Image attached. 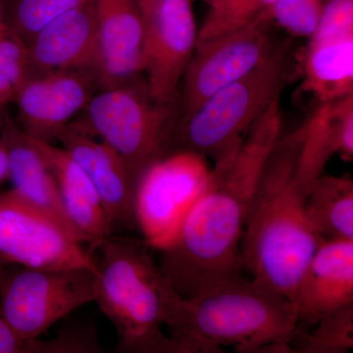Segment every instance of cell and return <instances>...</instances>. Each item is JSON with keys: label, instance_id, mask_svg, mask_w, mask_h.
<instances>
[{"label": "cell", "instance_id": "obj_1", "mask_svg": "<svg viewBox=\"0 0 353 353\" xmlns=\"http://www.w3.org/2000/svg\"><path fill=\"white\" fill-rule=\"evenodd\" d=\"M280 99L275 97L236 145L216 160L173 240L160 250L158 264L179 296H199L241 277V243L253 192L281 136Z\"/></svg>", "mask_w": 353, "mask_h": 353}, {"label": "cell", "instance_id": "obj_2", "mask_svg": "<svg viewBox=\"0 0 353 353\" xmlns=\"http://www.w3.org/2000/svg\"><path fill=\"white\" fill-rule=\"evenodd\" d=\"M294 303L259 279L236 280L185 299L174 292L165 329L178 353L292 352Z\"/></svg>", "mask_w": 353, "mask_h": 353}, {"label": "cell", "instance_id": "obj_3", "mask_svg": "<svg viewBox=\"0 0 353 353\" xmlns=\"http://www.w3.org/2000/svg\"><path fill=\"white\" fill-rule=\"evenodd\" d=\"M303 125L280 136L266 158L241 243L243 271L294 303L301 274L322 243L308 226L306 194L299 182Z\"/></svg>", "mask_w": 353, "mask_h": 353}, {"label": "cell", "instance_id": "obj_4", "mask_svg": "<svg viewBox=\"0 0 353 353\" xmlns=\"http://www.w3.org/2000/svg\"><path fill=\"white\" fill-rule=\"evenodd\" d=\"M92 250L94 301L117 332L118 352L178 353L165 330L175 292L143 239L110 234ZM95 254V253H94Z\"/></svg>", "mask_w": 353, "mask_h": 353}, {"label": "cell", "instance_id": "obj_5", "mask_svg": "<svg viewBox=\"0 0 353 353\" xmlns=\"http://www.w3.org/2000/svg\"><path fill=\"white\" fill-rule=\"evenodd\" d=\"M294 46L285 39L276 50L243 78L211 95L181 118L169 153L188 150L219 159L240 141L287 83Z\"/></svg>", "mask_w": 353, "mask_h": 353}, {"label": "cell", "instance_id": "obj_6", "mask_svg": "<svg viewBox=\"0 0 353 353\" xmlns=\"http://www.w3.org/2000/svg\"><path fill=\"white\" fill-rule=\"evenodd\" d=\"M83 112L88 128L122 158L134 190L141 174L168 154L182 115L180 99L159 103L141 76L99 88Z\"/></svg>", "mask_w": 353, "mask_h": 353}, {"label": "cell", "instance_id": "obj_7", "mask_svg": "<svg viewBox=\"0 0 353 353\" xmlns=\"http://www.w3.org/2000/svg\"><path fill=\"white\" fill-rule=\"evenodd\" d=\"M88 268H30L8 264L0 274V315L22 340L39 339L76 309L94 301Z\"/></svg>", "mask_w": 353, "mask_h": 353}, {"label": "cell", "instance_id": "obj_8", "mask_svg": "<svg viewBox=\"0 0 353 353\" xmlns=\"http://www.w3.org/2000/svg\"><path fill=\"white\" fill-rule=\"evenodd\" d=\"M205 157L179 150L150 165L136 183L137 229L153 250L166 248L208 183L211 168Z\"/></svg>", "mask_w": 353, "mask_h": 353}, {"label": "cell", "instance_id": "obj_9", "mask_svg": "<svg viewBox=\"0 0 353 353\" xmlns=\"http://www.w3.org/2000/svg\"><path fill=\"white\" fill-rule=\"evenodd\" d=\"M0 256L30 268H88L97 272L92 248H85L57 220L12 189L0 192Z\"/></svg>", "mask_w": 353, "mask_h": 353}, {"label": "cell", "instance_id": "obj_10", "mask_svg": "<svg viewBox=\"0 0 353 353\" xmlns=\"http://www.w3.org/2000/svg\"><path fill=\"white\" fill-rule=\"evenodd\" d=\"M271 24V21L261 19L238 31L196 41L182 79L181 118L270 57L285 39L276 36Z\"/></svg>", "mask_w": 353, "mask_h": 353}, {"label": "cell", "instance_id": "obj_11", "mask_svg": "<svg viewBox=\"0 0 353 353\" xmlns=\"http://www.w3.org/2000/svg\"><path fill=\"white\" fill-rule=\"evenodd\" d=\"M143 74L159 103L180 99L179 83L196 48L197 32L192 0H164L145 19Z\"/></svg>", "mask_w": 353, "mask_h": 353}, {"label": "cell", "instance_id": "obj_12", "mask_svg": "<svg viewBox=\"0 0 353 353\" xmlns=\"http://www.w3.org/2000/svg\"><path fill=\"white\" fill-rule=\"evenodd\" d=\"M97 90V79L90 71L32 74L14 99L18 126L31 138L52 143L64 127L85 110Z\"/></svg>", "mask_w": 353, "mask_h": 353}, {"label": "cell", "instance_id": "obj_13", "mask_svg": "<svg viewBox=\"0 0 353 353\" xmlns=\"http://www.w3.org/2000/svg\"><path fill=\"white\" fill-rule=\"evenodd\" d=\"M57 141L90 179L113 231L120 228L136 229L134 185L119 154L83 120L70 122L58 134Z\"/></svg>", "mask_w": 353, "mask_h": 353}, {"label": "cell", "instance_id": "obj_14", "mask_svg": "<svg viewBox=\"0 0 353 353\" xmlns=\"http://www.w3.org/2000/svg\"><path fill=\"white\" fill-rule=\"evenodd\" d=\"M99 88L143 75L145 18L138 0H94Z\"/></svg>", "mask_w": 353, "mask_h": 353}, {"label": "cell", "instance_id": "obj_15", "mask_svg": "<svg viewBox=\"0 0 353 353\" xmlns=\"http://www.w3.org/2000/svg\"><path fill=\"white\" fill-rule=\"evenodd\" d=\"M28 50L32 74L69 70L94 74L97 59L94 0H83L44 26L28 43Z\"/></svg>", "mask_w": 353, "mask_h": 353}, {"label": "cell", "instance_id": "obj_16", "mask_svg": "<svg viewBox=\"0 0 353 353\" xmlns=\"http://www.w3.org/2000/svg\"><path fill=\"white\" fill-rule=\"evenodd\" d=\"M353 303V240L323 241L301 274L294 296L297 325Z\"/></svg>", "mask_w": 353, "mask_h": 353}, {"label": "cell", "instance_id": "obj_17", "mask_svg": "<svg viewBox=\"0 0 353 353\" xmlns=\"http://www.w3.org/2000/svg\"><path fill=\"white\" fill-rule=\"evenodd\" d=\"M0 141L8 157L9 179L12 181L14 192L57 220L77 241L88 243L65 212L57 181L50 167L31 138L8 115L0 131Z\"/></svg>", "mask_w": 353, "mask_h": 353}, {"label": "cell", "instance_id": "obj_18", "mask_svg": "<svg viewBox=\"0 0 353 353\" xmlns=\"http://www.w3.org/2000/svg\"><path fill=\"white\" fill-rule=\"evenodd\" d=\"M334 154L345 161L353 157V94L318 104L303 124L297 178L307 194L309 187L323 175Z\"/></svg>", "mask_w": 353, "mask_h": 353}, {"label": "cell", "instance_id": "obj_19", "mask_svg": "<svg viewBox=\"0 0 353 353\" xmlns=\"http://www.w3.org/2000/svg\"><path fill=\"white\" fill-rule=\"evenodd\" d=\"M31 139L54 176L70 222L94 248L99 241L113 234L94 185L62 146Z\"/></svg>", "mask_w": 353, "mask_h": 353}, {"label": "cell", "instance_id": "obj_20", "mask_svg": "<svg viewBox=\"0 0 353 353\" xmlns=\"http://www.w3.org/2000/svg\"><path fill=\"white\" fill-rule=\"evenodd\" d=\"M301 90L318 104L353 94V39L307 43L301 59Z\"/></svg>", "mask_w": 353, "mask_h": 353}, {"label": "cell", "instance_id": "obj_21", "mask_svg": "<svg viewBox=\"0 0 353 353\" xmlns=\"http://www.w3.org/2000/svg\"><path fill=\"white\" fill-rule=\"evenodd\" d=\"M304 212L320 240H353L352 179L320 176L309 187Z\"/></svg>", "mask_w": 353, "mask_h": 353}, {"label": "cell", "instance_id": "obj_22", "mask_svg": "<svg viewBox=\"0 0 353 353\" xmlns=\"http://www.w3.org/2000/svg\"><path fill=\"white\" fill-rule=\"evenodd\" d=\"M292 352L345 353L353 347V303L320 315L314 322L296 328Z\"/></svg>", "mask_w": 353, "mask_h": 353}, {"label": "cell", "instance_id": "obj_23", "mask_svg": "<svg viewBox=\"0 0 353 353\" xmlns=\"http://www.w3.org/2000/svg\"><path fill=\"white\" fill-rule=\"evenodd\" d=\"M276 0H211L209 12L196 41L216 38L243 29L256 21L269 19Z\"/></svg>", "mask_w": 353, "mask_h": 353}, {"label": "cell", "instance_id": "obj_24", "mask_svg": "<svg viewBox=\"0 0 353 353\" xmlns=\"http://www.w3.org/2000/svg\"><path fill=\"white\" fill-rule=\"evenodd\" d=\"M28 44L2 20L0 23V106L13 103L32 75Z\"/></svg>", "mask_w": 353, "mask_h": 353}, {"label": "cell", "instance_id": "obj_25", "mask_svg": "<svg viewBox=\"0 0 353 353\" xmlns=\"http://www.w3.org/2000/svg\"><path fill=\"white\" fill-rule=\"evenodd\" d=\"M83 0H10L3 21L26 43L55 18Z\"/></svg>", "mask_w": 353, "mask_h": 353}, {"label": "cell", "instance_id": "obj_26", "mask_svg": "<svg viewBox=\"0 0 353 353\" xmlns=\"http://www.w3.org/2000/svg\"><path fill=\"white\" fill-rule=\"evenodd\" d=\"M328 0H276L269 19L294 37L309 38Z\"/></svg>", "mask_w": 353, "mask_h": 353}, {"label": "cell", "instance_id": "obj_27", "mask_svg": "<svg viewBox=\"0 0 353 353\" xmlns=\"http://www.w3.org/2000/svg\"><path fill=\"white\" fill-rule=\"evenodd\" d=\"M353 39V0H328L323 7L308 43H333Z\"/></svg>", "mask_w": 353, "mask_h": 353}, {"label": "cell", "instance_id": "obj_28", "mask_svg": "<svg viewBox=\"0 0 353 353\" xmlns=\"http://www.w3.org/2000/svg\"><path fill=\"white\" fill-rule=\"evenodd\" d=\"M52 340L24 341L0 315V353H54Z\"/></svg>", "mask_w": 353, "mask_h": 353}, {"label": "cell", "instance_id": "obj_29", "mask_svg": "<svg viewBox=\"0 0 353 353\" xmlns=\"http://www.w3.org/2000/svg\"><path fill=\"white\" fill-rule=\"evenodd\" d=\"M9 178V161L6 148L0 141V183Z\"/></svg>", "mask_w": 353, "mask_h": 353}, {"label": "cell", "instance_id": "obj_30", "mask_svg": "<svg viewBox=\"0 0 353 353\" xmlns=\"http://www.w3.org/2000/svg\"><path fill=\"white\" fill-rule=\"evenodd\" d=\"M164 0H138L143 18L145 19L148 16L152 15L157 10V7Z\"/></svg>", "mask_w": 353, "mask_h": 353}, {"label": "cell", "instance_id": "obj_31", "mask_svg": "<svg viewBox=\"0 0 353 353\" xmlns=\"http://www.w3.org/2000/svg\"><path fill=\"white\" fill-rule=\"evenodd\" d=\"M7 114L6 113V108L0 106V131H1L2 126L6 122Z\"/></svg>", "mask_w": 353, "mask_h": 353}, {"label": "cell", "instance_id": "obj_32", "mask_svg": "<svg viewBox=\"0 0 353 353\" xmlns=\"http://www.w3.org/2000/svg\"><path fill=\"white\" fill-rule=\"evenodd\" d=\"M8 264V262H7L6 259H2V257L0 256V274L2 273V271L4 270V268H6Z\"/></svg>", "mask_w": 353, "mask_h": 353}, {"label": "cell", "instance_id": "obj_33", "mask_svg": "<svg viewBox=\"0 0 353 353\" xmlns=\"http://www.w3.org/2000/svg\"><path fill=\"white\" fill-rule=\"evenodd\" d=\"M3 20V14H2L1 4H0V23Z\"/></svg>", "mask_w": 353, "mask_h": 353}, {"label": "cell", "instance_id": "obj_34", "mask_svg": "<svg viewBox=\"0 0 353 353\" xmlns=\"http://www.w3.org/2000/svg\"><path fill=\"white\" fill-rule=\"evenodd\" d=\"M206 2H208V3H209V2L211 1V0H205Z\"/></svg>", "mask_w": 353, "mask_h": 353}]
</instances>
